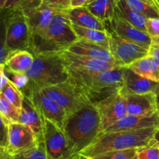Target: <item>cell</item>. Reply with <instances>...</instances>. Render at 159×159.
I'll return each mask as SVG.
<instances>
[{"instance_id": "cell-30", "label": "cell", "mask_w": 159, "mask_h": 159, "mask_svg": "<svg viewBox=\"0 0 159 159\" xmlns=\"http://www.w3.org/2000/svg\"><path fill=\"white\" fill-rule=\"evenodd\" d=\"M9 159H48L45 149L44 141L40 142L34 147L16 154Z\"/></svg>"}, {"instance_id": "cell-33", "label": "cell", "mask_w": 159, "mask_h": 159, "mask_svg": "<svg viewBox=\"0 0 159 159\" xmlns=\"http://www.w3.org/2000/svg\"><path fill=\"white\" fill-rule=\"evenodd\" d=\"M138 159H159V147L154 140L152 144L139 148L138 152Z\"/></svg>"}, {"instance_id": "cell-21", "label": "cell", "mask_w": 159, "mask_h": 159, "mask_svg": "<svg viewBox=\"0 0 159 159\" xmlns=\"http://www.w3.org/2000/svg\"><path fill=\"white\" fill-rule=\"evenodd\" d=\"M66 12L72 24L83 26V27L99 30V31H106V26L103 22L95 17L87 9L86 6L71 7L68 9H66Z\"/></svg>"}, {"instance_id": "cell-20", "label": "cell", "mask_w": 159, "mask_h": 159, "mask_svg": "<svg viewBox=\"0 0 159 159\" xmlns=\"http://www.w3.org/2000/svg\"><path fill=\"white\" fill-rule=\"evenodd\" d=\"M68 51L75 53V54L82 55L87 56V57L96 59V60L103 61V62H110V63H116L108 48H104L97 44L89 42L84 39H79L77 41L70 46Z\"/></svg>"}, {"instance_id": "cell-42", "label": "cell", "mask_w": 159, "mask_h": 159, "mask_svg": "<svg viewBox=\"0 0 159 159\" xmlns=\"http://www.w3.org/2000/svg\"><path fill=\"white\" fill-rule=\"evenodd\" d=\"M154 140L156 141V143H158L159 144V126L157 128L156 131H155V137H154Z\"/></svg>"}, {"instance_id": "cell-32", "label": "cell", "mask_w": 159, "mask_h": 159, "mask_svg": "<svg viewBox=\"0 0 159 159\" xmlns=\"http://www.w3.org/2000/svg\"><path fill=\"white\" fill-rule=\"evenodd\" d=\"M5 73L9 79V80L12 81V84L17 88L20 89L22 93L26 90V88L29 85L30 80L26 76V73H19L9 71L8 70H6V67H5Z\"/></svg>"}, {"instance_id": "cell-19", "label": "cell", "mask_w": 159, "mask_h": 159, "mask_svg": "<svg viewBox=\"0 0 159 159\" xmlns=\"http://www.w3.org/2000/svg\"><path fill=\"white\" fill-rule=\"evenodd\" d=\"M159 126V112L152 115H127L120 119L104 132L120 130L147 129Z\"/></svg>"}, {"instance_id": "cell-47", "label": "cell", "mask_w": 159, "mask_h": 159, "mask_svg": "<svg viewBox=\"0 0 159 159\" xmlns=\"http://www.w3.org/2000/svg\"><path fill=\"white\" fill-rule=\"evenodd\" d=\"M137 159H138V158H137Z\"/></svg>"}, {"instance_id": "cell-10", "label": "cell", "mask_w": 159, "mask_h": 159, "mask_svg": "<svg viewBox=\"0 0 159 159\" xmlns=\"http://www.w3.org/2000/svg\"><path fill=\"white\" fill-rule=\"evenodd\" d=\"M106 31L109 37V50L116 63L121 66H129L148 54L147 48L122 38L111 30L106 29Z\"/></svg>"}, {"instance_id": "cell-2", "label": "cell", "mask_w": 159, "mask_h": 159, "mask_svg": "<svg viewBox=\"0 0 159 159\" xmlns=\"http://www.w3.org/2000/svg\"><path fill=\"white\" fill-rule=\"evenodd\" d=\"M69 79L96 106L114 94L120 91L124 85L122 68L93 73L67 68Z\"/></svg>"}, {"instance_id": "cell-14", "label": "cell", "mask_w": 159, "mask_h": 159, "mask_svg": "<svg viewBox=\"0 0 159 159\" xmlns=\"http://www.w3.org/2000/svg\"><path fill=\"white\" fill-rule=\"evenodd\" d=\"M59 53L65 66L75 70L99 73L107 70L123 68V66L116 63H110L103 61L96 60L82 55L71 52L68 50L59 51Z\"/></svg>"}, {"instance_id": "cell-8", "label": "cell", "mask_w": 159, "mask_h": 159, "mask_svg": "<svg viewBox=\"0 0 159 159\" xmlns=\"http://www.w3.org/2000/svg\"><path fill=\"white\" fill-rule=\"evenodd\" d=\"M40 142L29 126L20 123H11L8 126L7 140L0 147L1 159H9L16 154L28 151Z\"/></svg>"}, {"instance_id": "cell-38", "label": "cell", "mask_w": 159, "mask_h": 159, "mask_svg": "<svg viewBox=\"0 0 159 159\" xmlns=\"http://www.w3.org/2000/svg\"><path fill=\"white\" fill-rule=\"evenodd\" d=\"M25 1H26V0H7V2H6V5H5L2 10H4V9H14V8L19 7V6Z\"/></svg>"}, {"instance_id": "cell-27", "label": "cell", "mask_w": 159, "mask_h": 159, "mask_svg": "<svg viewBox=\"0 0 159 159\" xmlns=\"http://www.w3.org/2000/svg\"><path fill=\"white\" fill-rule=\"evenodd\" d=\"M21 108L16 107L14 104L9 102L0 93V117L1 121L9 124L11 123H19Z\"/></svg>"}, {"instance_id": "cell-7", "label": "cell", "mask_w": 159, "mask_h": 159, "mask_svg": "<svg viewBox=\"0 0 159 159\" xmlns=\"http://www.w3.org/2000/svg\"><path fill=\"white\" fill-rule=\"evenodd\" d=\"M40 91L56 101L68 115L91 104L85 94L70 79L61 84L40 89Z\"/></svg>"}, {"instance_id": "cell-28", "label": "cell", "mask_w": 159, "mask_h": 159, "mask_svg": "<svg viewBox=\"0 0 159 159\" xmlns=\"http://www.w3.org/2000/svg\"><path fill=\"white\" fill-rule=\"evenodd\" d=\"M125 2L133 10L146 19L159 18V10L151 5L140 0H125Z\"/></svg>"}, {"instance_id": "cell-3", "label": "cell", "mask_w": 159, "mask_h": 159, "mask_svg": "<svg viewBox=\"0 0 159 159\" xmlns=\"http://www.w3.org/2000/svg\"><path fill=\"white\" fill-rule=\"evenodd\" d=\"M157 128L101 132L93 143L79 154L94 157L110 151L144 147L153 143Z\"/></svg>"}, {"instance_id": "cell-4", "label": "cell", "mask_w": 159, "mask_h": 159, "mask_svg": "<svg viewBox=\"0 0 159 159\" xmlns=\"http://www.w3.org/2000/svg\"><path fill=\"white\" fill-rule=\"evenodd\" d=\"M79 40L71 26L66 9L59 10L54 15L44 35L31 42L32 54L54 52L68 50Z\"/></svg>"}, {"instance_id": "cell-41", "label": "cell", "mask_w": 159, "mask_h": 159, "mask_svg": "<svg viewBox=\"0 0 159 159\" xmlns=\"http://www.w3.org/2000/svg\"><path fill=\"white\" fill-rule=\"evenodd\" d=\"M73 159H93V157H86V156H84L81 154H77Z\"/></svg>"}, {"instance_id": "cell-6", "label": "cell", "mask_w": 159, "mask_h": 159, "mask_svg": "<svg viewBox=\"0 0 159 159\" xmlns=\"http://www.w3.org/2000/svg\"><path fill=\"white\" fill-rule=\"evenodd\" d=\"M2 11H5L2 25L5 45L8 51L26 50L30 51V31L22 9L18 7Z\"/></svg>"}, {"instance_id": "cell-17", "label": "cell", "mask_w": 159, "mask_h": 159, "mask_svg": "<svg viewBox=\"0 0 159 159\" xmlns=\"http://www.w3.org/2000/svg\"><path fill=\"white\" fill-rule=\"evenodd\" d=\"M127 115H152L158 112L155 93L128 94L124 95Z\"/></svg>"}, {"instance_id": "cell-34", "label": "cell", "mask_w": 159, "mask_h": 159, "mask_svg": "<svg viewBox=\"0 0 159 159\" xmlns=\"http://www.w3.org/2000/svg\"><path fill=\"white\" fill-rule=\"evenodd\" d=\"M146 32L151 37H159V18H148L145 23Z\"/></svg>"}, {"instance_id": "cell-16", "label": "cell", "mask_w": 159, "mask_h": 159, "mask_svg": "<svg viewBox=\"0 0 159 159\" xmlns=\"http://www.w3.org/2000/svg\"><path fill=\"white\" fill-rule=\"evenodd\" d=\"M124 85L121 89L122 94H156L159 90V83L144 78L127 66L122 68Z\"/></svg>"}, {"instance_id": "cell-45", "label": "cell", "mask_w": 159, "mask_h": 159, "mask_svg": "<svg viewBox=\"0 0 159 159\" xmlns=\"http://www.w3.org/2000/svg\"><path fill=\"white\" fill-rule=\"evenodd\" d=\"M93 1H95V0H89V1H88V2H86V4H85V5L89 4V3L92 2H93Z\"/></svg>"}, {"instance_id": "cell-35", "label": "cell", "mask_w": 159, "mask_h": 159, "mask_svg": "<svg viewBox=\"0 0 159 159\" xmlns=\"http://www.w3.org/2000/svg\"><path fill=\"white\" fill-rule=\"evenodd\" d=\"M71 0H42V4L55 9L65 10L71 8Z\"/></svg>"}, {"instance_id": "cell-44", "label": "cell", "mask_w": 159, "mask_h": 159, "mask_svg": "<svg viewBox=\"0 0 159 159\" xmlns=\"http://www.w3.org/2000/svg\"><path fill=\"white\" fill-rule=\"evenodd\" d=\"M156 101H157V106H158V110L159 112V90L158 92H157L156 94Z\"/></svg>"}, {"instance_id": "cell-39", "label": "cell", "mask_w": 159, "mask_h": 159, "mask_svg": "<svg viewBox=\"0 0 159 159\" xmlns=\"http://www.w3.org/2000/svg\"><path fill=\"white\" fill-rule=\"evenodd\" d=\"M89 0H71V7H77V6H85Z\"/></svg>"}, {"instance_id": "cell-43", "label": "cell", "mask_w": 159, "mask_h": 159, "mask_svg": "<svg viewBox=\"0 0 159 159\" xmlns=\"http://www.w3.org/2000/svg\"><path fill=\"white\" fill-rule=\"evenodd\" d=\"M6 2H7V0H0V8H1V10H2L3 9Z\"/></svg>"}, {"instance_id": "cell-13", "label": "cell", "mask_w": 159, "mask_h": 159, "mask_svg": "<svg viewBox=\"0 0 159 159\" xmlns=\"http://www.w3.org/2000/svg\"><path fill=\"white\" fill-rule=\"evenodd\" d=\"M101 117L102 132L127 115L126 98L120 91L114 94L96 106Z\"/></svg>"}, {"instance_id": "cell-40", "label": "cell", "mask_w": 159, "mask_h": 159, "mask_svg": "<svg viewBox=\"0 0 159 159\" xmlns=\"http://www.w3.org/2000/svg\"><path fill=\"white\" fill-rule=\"evenodd\" d=\"M140 1L151 5V6H154V7H155L159 10V0H140Z\"/></svg>"}, {"instance_id": "cell-26", "label": "cell", "mask_w": 159, "mask_h": 159, "mask_svg": "<svg viewBox=\"0 0 159 159\" xmlns=\"http://www.w3.org/2000/svg\"><path fill=\"white\" fill-rule=\"evenodd\" d=\"M73 30L77 34L79 39H84L89 42L97 44L101 46L109 49V37L107 31H99V30L92 29V28L83 27L72 24Z\"/></svg>"}, {"instance_id": "cell-12", "label": "cell", "mask_w": 159, "mask_h": 159, "mask_svg": "<svg viewBox=\"0 0 159 159\" xmlns=\"http://www.w3.org/2000/svg\"><path fill=\"white\" fill-rule=\"evenodd\" d=\"M61 9L41 4L37 7L22 10L27 20L30 31L31 42L40 39L46 33L54 15Z\"/></svg>"}, {"instance_id": "cell-36", "label": "cell", "mask_w": 159, "mask_h": 159, "mask_svg": "<svg viewBox=\"0 0 159 159\" xmlns=\"http://www.w3.org/2000/svg\"><path fill=\"white\" fill-rule=\"evenodd\" d=\"M148 56L152 58L157 64L159 65V37H152V44L148 48Z\"/></svg>"}, {"instance_id": "cell-5", "label": "cell", "mask_w": 159, "mask_h": 159, "mask_svg": "<svg viewBox=\"0 0 159 159\" xmlns=\"http://www.w3.org/2000/svg\"><path fill=\"white\" fill-rule=\"evenodd\" d=\"M33 55L34 63L26 74L38 89L61 84L69 79V74L59 51Z\"/></svg>"}, {"instance_id": "cell-1", "label": "cell", "mask_w": 159, "mask_h": 159, "mask_svg": "<svg viewBox=\"0 0 159 159\" xmlns=\"http://www.w3.org/2000/svg\"><path fill=\"white\" fill-rule=\"evenodd\" d=\"M62 130L67 137L73 159L91 145L102 132L99 110L94 104H90L68 115Z\"/></svg>"}, {"instance_id": "cell-29", "label": "cell", "mask_w": 159, "mask_h": 159, "mask_svg": "<svg viewBox=\"0 0 159 159\" xmlns=\"http://www.w3.org/2000/svg\"><path fill=\"white\" fill-rule=\"evenodd\" d=\"M0 93L4 95L5 98L8 100L10 103L16 106V107L21 108L22 104H23V98L24 95L22 93L21 90L17 88L12 81L9 80L6 87L0 91Z\"/></svg>"}, {"instance_id": "cell-23", "label": "cell", "mask_w": 159, "mask_h": 159, "mask_svg": "<svg viewBox=\"0 0 159 159\" xmlns=\"http://www.w3.org/2000/svg\"><path fill=\"white\" fill-rule=\"evenodd\" d=\"M127 67L143 77L159 83V65L148 55Z\"/></svg>"}, {"instance_id": "cell-11", "label": "cell", "mask_w": 159, "mask_h": 159, "mask_svg": "<svg viewBox=\"0 0 159 159\" xmlns=\"http://www.w3.org/2000/svg\"><path fill=\"white\" fill-rule=\"evenodd\" d=\"M43 141L48 159H72L64 131L57 125L45 118Z\"/></svg>"}, {"instance_id": "cell-22", "label": "cell", "mask_w": 159, "mask_h": 159, "mask_svg": "<svg viewBox=\"0 0 159 159\" xmlns=\"http://www.w3.org/2000/svg\"><path fill=\"white\" fill-rule=\"evenodd\" d=\"M34 56L26 50L10 51L8 54L4 65L9 71L19 73H26L32 66Z\"/></svg>"}, {"instance_id": "cell-31", "label": "cell", "mask_w": 159, "mask_h": 159, "mask_svg": "<svg viewBox=\"0 0 159 159\" xmlns=\"http://www.w3.org/2000/svg\"><path fill=\"white\" fill-rule=\"evenodd\" d=\"M139 148L114 151L103 153L93 157V159H137Z\"/></svg>"}, {"instance_id": "cell-25", "label": "cell", "mask_w": 159, "mask_h": 159, "mask_svg": "<svg viewBox=\"0 0 159 159\" xmlns=\"http://www.w3.org/2000/svg\"><path fill=\"white\" fill-rule=\"evenodd\" d=\"M116 15L138 29L146 31L145 23L147 19L133 10L125 0H116Z\"/></svg>"}, {"instance_id": "cell-18", "label": "cell", "mask_w": 159, "mask_h": 159, "mask_svg": "<svg viewBox=\"0 0 159 159\" xmlns=\"http://www.w3.org/2000/svg\"><path fill=\"white\" fill-rule=\"evenodd\" d=\"M19 123L29 126L36 134L39 142L43 141L44 118L38 112L33 101L26 96L23 98Z\"/></svg>"}, {"instance_id": "cell-9", "label": "cell", "mask_w": 159, "mask_h": 159, "mask_svg": "<svg viewBox=\"0 0 159 159\" xmlns=\"http://www.w3.org/2000/svg\"><path fill=\"white\" fill-rule=\"evenodd\" d=\"M23 94L33 101L43 118L52 122L62 129L68 115L56 101L43 94L31 80Z\"/></svg>"}, {"instance_id": "cell-46", "label": "cell", "mask_w": 159, "mask_h": 159, "mask_svg": "<svg viewBox=\"0 0 159 159\" xmlns=\"http://www.w3.org/2000/svg\"><path fill=\"white\" fill-rule=\"evenodd\" d=\"M155 142H156V141H155ZM157 143V144H158V147H159V144H158V143Z\"/></svg>"}, {"instance_id": "cell-24", "label": "cell", "mask_w": 159, "mask_h": 159, "mask_svg": "<svg viewBox=\"0 0 159 159\" xmlns=\"http://www.w3.org/2000/svg\"><path fill=\"white\" fill-rule=\"evenodd\" d=\"M85 6L103 23L116 16V0H95Z\"/></svg>"}, {"instance_id": "cell-37", "label": "cell", "mask_w": 159, "mask_h": 159, "mask_svg": "<svg viewBox=\"0 0 159 159\" xmlns=\"http://www.w3.org/2000/svg\"><path fill=\"white\" fill-rule=\"evenodd\" d=\"M5 65L4 64H1L0 65V76H1V84H0V91L6 87V84L9 82V79L8 78V76H6V73H5Z\"/></svg>"}, {"instance_id": "cell-15", "label": "cell", "mask_w": 159, "mask_h": 159, "mask_svg": "<svg viewBox=\"0 0 159 159\" xmlns=\"http://www.w3.org/2000/svg\"><path fill=\"white\" fill-rule=\"evenodd\" d=\"M106 29H110L122 38L148 49L152 38L146 31H141L118 16L104 22Z\"/></svg>"}]
</instances>
